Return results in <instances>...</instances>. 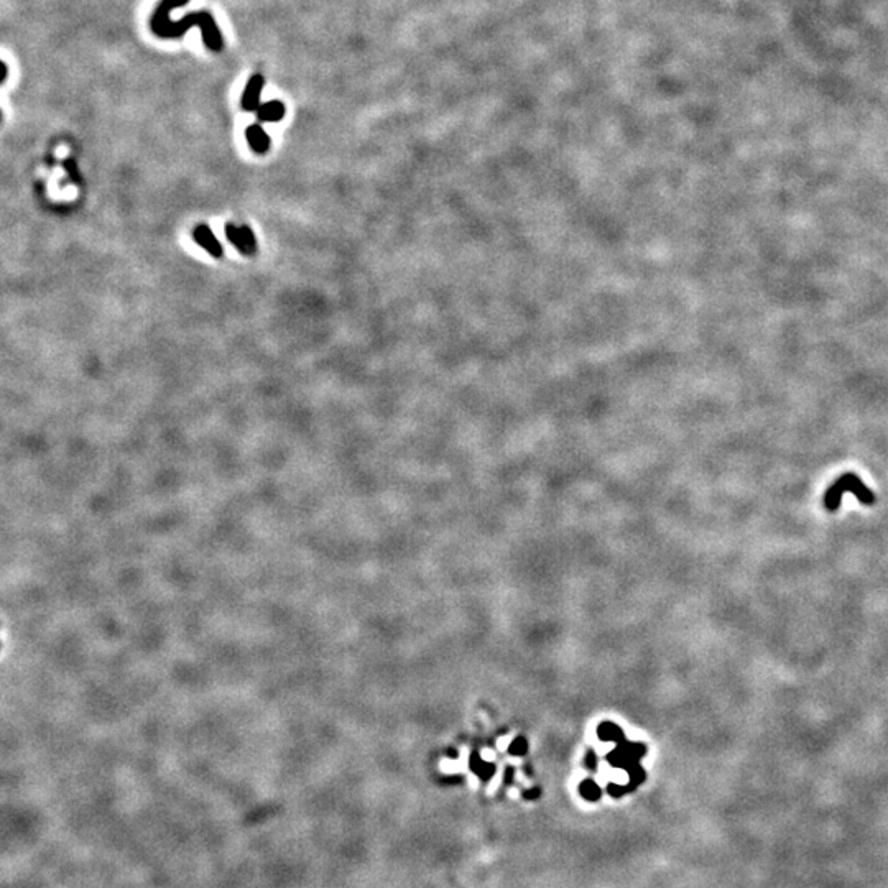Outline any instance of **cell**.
<instances>
[{"instance_id":"cell-12","label":"cell","mask_w":888,"mask_h":888,"mask_svg":"<svg viewBox=\"0 0 888 888\" xmlns=\"http://www.w3.org/2000/svg\"><path fill=\"white\" fill-rule=\"evenodd\" d=\"M527 750H528V744L523 737L515 739L513 742L510 744V753H513V755H525Z\"/></svg>"},{"instance_id":"cell-6","label":"cell","mask_w":888,"mask_h":888,"mask_svg":"<svg viewBox=\"0 0 888 888\" xmlns=\"http://www.w3.org/2000/svg\"><path fill=\"white\" fill-rule=\"evenodd\" d=\"M193 237L194 240H196L198 244L206 250V252H209L212 255V257H223L224 254L223 247H220L219 240L216 239L214 232H212L207 226H205V224L194 229Z\"/></svg>"},{"instance_id":"cell-14","label":"cell","mask_w":888,"mask_h":888,"mask_svg":"<svg viewBox=\"0 0 888 888\" xmlns=\"http://www.w3.org/2000/svg\"><path fill=\"white\" fill-rule=\"evenodd\" d=\"M586 766H587L589 770H596V766H597V759H596V755H594V753H592V752H591V753H587V757H586Z\"/></svg>"},{"instance_id":"cell-13","label":"cell","mask_w":888,"mask_h":888,"mask_svg":"<svg viewBox=\"0 0 888 888\" xmlns=\"http://www.w3.org/2000/svg\"><path fill=\"white\" fill-rule=\"evenodd\" d=\"M630 788H634V786H632V785H627V786H617V785H609V788H607V790H609V793H610V795H612V796H615V798H618V796H622V795H623V793H627V791H630Z\"/></svg>"},{"instance_id":"cell-7","label":"cell","mask_w":888,"mask_h":888,"mask_svg":"<svg viewBox=\"0 0 888 888\" xmlns=\"http://www.w3.org/2000/svg\"><path fill=\"white\" fill-rule=\"evenodd\" d=\"M245 138L247 142H249L250 149H252L255 153L263 155L267 153L268 149H270V137L267 135V132L262 129V125L254 124L250 125V127H247Z\"/></svg>"},{"instance_id":"cell-16","label":"cell","mask_w":888,"mask_h":888,"mask_svg":"<svg viewBox=\"0 0 888 888\" xmlns=\"http://www.w3.org/2000/svg\"><path fill=\"white\" fill-rule=\"evenodd\" d=\"M7 75H8V66H7V63L3 62L2 63V77H0V79H2V82L7 81Z\"/></svg>"},{"instance_id":"cell-9","label":"cell","mask_w":888,"mask_h":888,"mask_svg":"<svg viewBox=\"0 0 888 888\" xmlns=\"http://www.w3.org/2000/svg\"><path fill=\"white\" fill-rule=\"evenodd\" d=\"M471 768L474 770V773H478L479 778H482L484 782L485 780H491L493 777V772H495V766L492 764H487V762H484L479 755H472Z\"/></svg>"},{"instance_id":"cell-11","label":"cell","mask_w":888,"mask_h":888,"mask_svg":"<svg viewBox=\"0 0 888 888\" xmlns=\"http://www.w3.org/2000/svg\"><path fill=\"white\" fill-rule=\"evenodd\" d=\"M579 793H581L583 798L587 801H596L601 798V788L597 786V783L592 782V780H586V782H583L581 786H579Z\"/></svg>"},{"instance_id":"cell-10","label":"cell","mask_w":888,"mask_h":888,"mask_svg":"<svg viewBox=\"0 0 888 888\" xmlns=\"http://www.w3.org/2000/svg\"><path fill=\"white\" fill-rule=\"evenodd\" d=\"M599 737L607 742H623V734L612 722H605L599 727Z\"/></svg>"},{"instance_id":"cell-8","label":"cell","mask_w":888,"mask_h":888,"mask_svg":"<svg viewBox=\"0 0 888 888\" xmlns=\"http://www.w3.org/2000/svg\"><path fill=\"white\" fill-rule=\"evenodd\" d=\"M285 106L280 101H268L258 107L257 119L260 122H280L285 117Z\"/></svg>"},{"instance_id":"cell-5","label":"cell","mask_w":888,"mask_h":888,"mask_svg":"<svg viewBox=\"0 0 888 888\" xmlns=\"http://www.w3.org/2000/svg\"><path fill=\"white\" fill-rule=\"evenodd\" d=\"M263 84H265V79H263L262 75H254L250 77L244 89V94H242V101H240L242 109L247 112L258 111L260 93H262Z\"/></svg>"},{"instance_id":"cell-2","label":"cell","mask_w":888,"mask_h":888,"mask_svg":"<svg viewBox=\"0 0 888 888\" xmlns=\"http://www.w3.org/2000/svg\"><path fill=\"white\" fill-rule=\"evenodd\" d=\"M846 492L856 493V495L859 497V500L862 502V504H865V505H872L875 502V497H873L872 491H870L869 487H865L864 482H862V480L857 478L856 474H852V472H847L846 475H842V478L835 480L833 487H831L829 491L826 492V495H824L826 509L831 510V512L838 510L839 505H840V499H842V495Z\"/></svg>"},{"instance_id":"cell-4","label":"cell","mask_w":888,"mask_h":888,"mask_svg":"<svg viewBox=\"0 0 888 888\" xmlns=\"http://www.w3.org/2000/svg\"><path fill=\"white\" fill-rule=\"evenodd\" d=\"M645 753V747L642 745H632L627 742H621V747L615 748V750L609 755V762L615 766H622V768H632V766L636 765L640 757Z\"/></svg>"},{"instance_id":"cell-3","label":"cell","mask_w":888,"mask_h":888,"mask_svg":"<svg viewBox=\"0 0 888 888\" xmlns=\"http://www.w3.org/2000/svg\"><path fill=\"white\" fill-rule=\"evenodd\" d=\"M226 234H227V239L231 240V244L242 254L250 255L255 252V249H257V242H255V236L250 227L247 226L237 227L234 226V224H227Z\"/></svg>"},{"instance_id":"cell-1","label":"cell","mask_w":888,"mask_h":888,"mask_svg":"<svg viewBox=\"0 0 888 888\" xmlns=\"http://www.w3.org/2000/svg\"><path fill=\"white\" fill-rule=\"evenodd\" d=\"M189 0H162L160 6L157 7V10H155L153 17H151V21H150L151 32L160 38H180L183 37L188 30H191L193 27H199L202 33V40H205L207 48L216 51V53L223 51L224 48L223 35H220L218 23H216L214 17H212L209 12L206 10L191 12V14L183 17V19L178 21L170 20L171 10H175V8L181 6H186Z\"/></svg>"},{"instance_id":"cell-15","label":"cell","mask_w":888,"mask_h":888,"mask_svg":"<svg viewBox=\"0 0 888 888\" xmlns=\"http://www.w3.org/2000/svg\"><path fill=\"white\" fill-rule=\"evenodd\" d=\"M540 795H541V790H540V788H533L531 791H525V793H523V796H525L527 800H536V798H538Z\"/></svg>"}]
</instances>
